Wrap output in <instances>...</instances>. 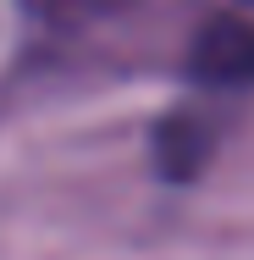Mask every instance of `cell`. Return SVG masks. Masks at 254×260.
Masks as SVG:
<instances>
[{"label": "cell", "mask_w": 254, "mask_h": 260, "mask_svg": "<svg viewBox=\"0 0 254 260\" xmlns=\"http://www.w3.org/2000/svg\"><path fill=\"white\" fill-rule=\"evenodd\" d=\"M199 72L204 78H221V83H249L254 78V28H210L199 50Z\"/></svg>", "instance_id": "cell-1"}]
</instances>
